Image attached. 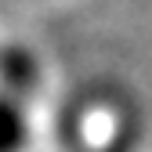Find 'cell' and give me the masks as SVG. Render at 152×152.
I'll return each mask as SVG.
<instances>
[{"instance_id": "6da1fadb", "label": "cell", "mask_w": 152, "mask_h": 152, "mask_svg": "<svg viewBox=\"0 0 152 152\" xmlns=\"http://www.w3.org/2000/svg\"><path fill=\"white\" fill-rule=\"evenodd\" d=\"M0 72H4V80H7L11 87H18V91L33 87V80H36V65H33V58H29L26 51H18V47L0 51Z\"/></svg>"}, {"instance_id": "7a4b0ae2", "label": "cell", "mask_w": 152, "mask_h": 152, "mask_svg": "<svg viewBox=\"0 0 152 152\" xmlns=\"http://www.w3.org/2000/svg\"><path fill=\"white\" fill-rule=\"evenodd\" d=\"M26 138V123L11 98H0V152H18Z\"/></svg>"}]
</instances>
